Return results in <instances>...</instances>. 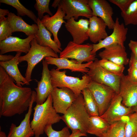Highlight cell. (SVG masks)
<instances>
[{
    "instance_id": "cell-21",
    "label": "cell",
    "mask_w": 137,
    "mask_h": 137,
    "mask_svg": "<svg viewBox=\"0 0 137 137\" xmlns=\"http://www.w3.org/2000/svg\"><path fill=\"white\" fill-rule=\"evenodd\" d=\"M98 55L101 59H105L119 65H127L129 62L125 47L118 44L105 48Z\"/></svg>"
},
{
    "instance_id": "cell-7",
    "label": "cell",
    "mask_w": 137,
    "mask_h": 137,
    "mask_svg": "<svg viewBox=\"0 0 137 137\" xmlns=\"http://www.w3.org/2000/svg\"><path fill=\"white\" fill-rule=\"evenodd\" d=\"M92 44H78L70 41L60 53L59 57L75 59L78 64H82L84 62L93 61L96 56L92 54Z\"/></svg>"
},
{
    "instance_id": "cell-13",
    "label": "cell",
    "mask_w": 137,
    "mask_h": 137,
    "mask_svg": "<svg viewBox=\"0 0 137 137\" xmlns=\"http://www.w3.org/2000/svg\"><path fill=\"white\" fill-rule=\"evenodd\" d=\"M89 20L87 19H81L77 21L72 18L67 20L65 26L72 37L73 41L81 44L89 38Z\"/></svg>"
},
{
    "instance_id": "cell-39",
    "label": "cell",
    "mask_w": 137,
    "mask_h": 137,
    "mask_svg": "<svg viewBox=\"0 0 137 137\" xmlns=\"http://www.w3.org/2000/svg\"><path fill=\"white\" fill-rule=\"evenodd\" d=\"M129 67L137 70V57L131 53L129 62Z\"/></svg>"
},
{
    "instance_id": "cell-10",
    "label": "cell",
    "mask_w": 137,
    "mask_h": 137,
    "mask_svg": "<svg viewBox=\"0 0 137 137\" xmlns=\"http://www.w3.org/2000/svg\"><path fill=\"white\" fill-rule=\"evenodd\" d=\"M128 29L123 23H120L119 18H116L112 33L97 44H93L92 53L96 55L99 49L114 44H118L125 47L124 43L127 38Z\"/></svg>"
},
{
    "instance_id": "cell-41",
    "label": "cell",
    "mask_w": 137,
    "mask_h": 137,
    "mask_svg": "<svg viewBox=\"0 0 137 137\" xmlns=\"http://www.w3.org/2000/svg\"><path fill=\"white\" fill-rule=\"evenodd\" d=\"M14 56L11 55H4L0 54V61L6 62L9 61L14 57Z\"/></svg>"
},
{
    "instance_id": "cell-2",
    "label": "cell",
    "mask_w": 137,
    "mask_h": 137,
    "mask_svg": "<svg viewBox=\"0 0 137 137\" xmlns=\"http://www.w3.org/2000/svg\"><path fill=\"white\" fill-rule=\"evenodd\" d=\"M33 109V117L30 125L35 137H40L44 132L47 126L57 123L61 120V116L53 107L51 94L43 103L36 104Z\"/></svg>"
},
{
    "instance_id": "cell-22",
    "label": "cell",
    "mask_w": 137,
    "mask_h": 137,
    "mask_svg": "<svg viewBox=\"0 0 137 137\" xmlns=\"http://www.w3.org/2000/svg\"><path fill=\"white\" fill-rule=\"evenodd\" d=\"M22 53L17 52L14 58L11 60L6 62H0V66L5 70L7 74L15 81L16 84L19 87L26 84L29 85L28 82L21 74L19 70L18 65V60Z\"/></svg>"
},
{
    "instance_id": "cell-35",
    "label": "cell",
    "mask_w": 137,
    "mask_h": 137,
    "mask_svg": "<svg viewBox=\"0 0 137 137\" xmlns=\"http://www.w3.org/2000/svg\"><path fill=\"white\" fill-rule=\"evenodd\" d=\"M12 32L7 17L0 21V41L11 36Z\"/></svg>"
},
{
    "instance_id": "cell-38",
    "label": "cell",
    "mask_w": 137,
    "mask_h": 137,
    "mask_svg": "<svg viewBox=\"0 0 137 137\" xmlns=\"http://www.w3.org/2000/svg\"><path fill=\"white\" fill-rule=\"evenodd\" d=\"M128 46L131 53L137 57V41L130 40Z\"/></svg>"
},
{
    "instance_id": "cell-34",
    "label": "cell",
    "mask_w": 137,
    "mask_h": 137,
    "mask_svg": "<svg viewBox=\"0 0 137 137\" xmlns=\"http://www.w3.org/2000/svg\"><path fill=\"white\" fill-rule=\"evenodd\" d=\"M52 125H48L45 129L44 133L48 137H69L71 134L67 127H64L61 130L57 131L53 129Z\"/></svg>"
},
{
    "instance_id": "cell-33",
    "label": "cell",
    "mask_w": 137,
    "mask_h": 137,
    "mask_svg": "<svg viewBox=\"0 0 137 137\" xmlns=\"http://www.w3.org/2000/svg\"><path fill=\"white\" fill-rule=\"evenodd\" d=\"M50 0H36L34 7L38 12V17L41 20L43 18L44 14L47 13L52 16L53 14L49 8Z\"/></svg>"
},
{
    "instance_id": "cell-16",
    "label": "cell",
    "mask_w": 137,
    "mask_h": 137,
    "mask_svg": "<svg viewBox=\"0 0 137 137\" xmlns=\"http://www.w3.org/2000/svg\"><path fill=\"white\" fill-rule=\"evenodd\" d=\"M42 64L43 69L41 79L40 81H37V87L35 88L36 93L35 102L37 104H41L44 102L54 88L51 83L48 64L45 59L43 60Z\"/></svg>"
},
{
    "instance_id": "cell-12",
    "label": "cell",
    "mask_w": 137,
    "mask_h": 137,
    "mask_svg": "<svg viewBox=\"0 0 137 137\" xmlns=\"http://www.w3.org/2000/svg\"><path fill=\"white\" fill-rule=\"evenodd\" d=\"M51 95L54 108L57 113L63 114L77 96L71 90L66 87L54 88Z\"/></svg>"
},
{
    "instance_id": "cell-28",
    "label": "cell",
    "mask_w": 137,
    "mask_h": 137,
    "mask_svg": "<svg viewBox=\"0 0 137 137\" xmlns=\"http://www.w3.org/2000/svg\"><path fill=\"white\" fill-rule=\"evenodd\" d=\"M127 116L110 124L107 131L101 137H126L125 126Z\"/></svg>"
},
{
    "instance_id": "cell-5",
    "label": "cell",
    "mask_w": 137,
    "mask_h": 137,
    "mask_svg": "<svg viewBox=\"0 0 137 137\" xmlns=\"http://www.w3.org/2000/svg\"><path fill=\"white\" fill-rule=\"evenodd\" d=\"M31 47L28 52L25 55L20 56L19 63L26 61L27 66L25 77L29 82L32 80L31 76L32 71L35 66L46 57H51L58 58L57 54L50 47L41 46L38 44L35 38L30 43Z\"/></svg>"
},
{
    "instance_id": "cell-26",
    "label": "cell",
    "mask_w": 137,
    "mask_h": 137,
    "mask_svg": "<svg viewBox=\"0 0 137 137\" xmlns=\"http://www.w3.org/2000/svg\"><path fill=\"white\" fill-rule=\"evenodd\" d=\"M110 125L99 116H90L87 133L101 137L107 131Z\"/></svg>"
},
{
    "instance_id": "cell-36",
    "label": "cell",
    "mask_w": 137,
    "mask_h": 137,
    "mask_svg": "<svg viewBox=\"0 0 137 137\" xmlns=\"http://www.w3.org/2000/svg\"><path fill=\"white\" fill-rule=\"evenodd\" d=\"M134 0H109L111 3L117 6L120 9L121 12L124 13L128 9Z\"/></svg>"
},
{
    "instance_id": "cell-44",
    "label": "cell",
    "mask_w": 137,
    "mask_h": 137,
    "mask_svg": "<svg viewBox=\"0 0 137 137\" xmlns=\"http://www.w3.org/2000/svg\"><path fill=\"white\" fill-rule=\"evenodd\" d=\"M0 137H7L5 133L2 131H0Z\"/></svg>"
},
{
    "instance_id": "cell-25",
    "label": "cell",
    "mask_w": 137,
    "mask_h": 137,
    "mask_svg": "<svg viewBox=\"0 0 137 137\" xmlns=\"http://www.w3.org/2000/svg\"><path fill=\"white\" fill-rule=\"evenodd\" d=\"M37 24L38 26V30L35 35L38 44L42 46L49 47L57 54L60 53L62 48L51 39V33L42 24L38 17Z\"/></svg>"
},
{
    "instance_id": "cell-14",
    "label": "cell",
    "mask_w": 137,
    "mask_h": 137,
    "mask_svg": "<svg viewBox=\"0 0 137 137\" xmlns=\"http://www.w3.org/2000/svg\"><path fill=\"white\" fill-rule=\"evenodd\" d=\"M122 104L128 107H132L137 104V81L123 74L121 78L119 93Z\"/></svg>"
},
{
    "instance_id": "cell-11",
    "label": "cell",
    "mask_w": 137,
    "mask_h": 137,
    "mask_svg": "<svg viewBox=\"0 0 137 137\" xmlns=\"http://www.w3.org/2000/svg\"><path fill=\"white\" fill-rule=\"evenodd\" d=\"M120 95L116 93L108 108L100 116L110 125L122 120L134 112L132 107L124 105Z\"/></svg>"
},
{
    "instance_id": "cell-37",
    "label": "cell",
    "mask_w": 137,
    "mask_h": 137,
    "mask_svg": "<svg viewBox=\"0 0 137 137\" xmlns=\"http://www.w3.org/2000/svg\"><path fill=\"white\" fill-rule=\"evenodd\" d=\"M127 71L128 76L133 80L137 81V70L133 67H129Z\"/></svg>"
},
{
    "instance_id": "cell-23",
    "label": "cell",
    "mask_w": 137,
    "mask_h": 137,
    "mask_svg": "<svg viewBox=\"0 0 137 137\" xmlns=\"http://www.w3.org/2000/svg\"><path fill=\"white\" fill-rule=\"evenodd\" d=\"M89 20V38L94 44L98 43L108 36L106 30L107 25L102 19L93 16Z\"/></svg>"
},
{
    "instance_id": "cell-29",
    "label": "cell",
    "mask_w": 137,
    "mask_h": 137,
    "mask_svg": "<svg viewBox=\"0 0 137 137\" xmlns=\"http://www.w3.org/2000/svg\"><path fill=\"white\" fill-rule=\"evenodd\" d=\"M1 3L10 5L15 8L17 11L18 16L26 15L37 24L38 18L31 10L23 6L18 0H0Z\"/></svg>"
},
{
    "instance_id": "cell-1",
    "label": "cell",
    "mask_w": 137,
    "mask_h": 137,
    "mask_svg": "<svg viewBox=\"0 0 137 137\" xmlns=\"http://www.w3.org/2000/svg\"><path fill=\"white\" fill-rule=\"evenodd\" d=\"M0 66V116L20 115L28 110L32 91L28 87H19Z\"/></svg>"
},
{
    "instance_id": "cell-45",
    "label": "cell",
    "mask_w": 137,
    "mask_h": 137,
    "mask_svg": "<svg viewBox=\"0 0 137 137\" xmlns=\"http://www.w3.org/2000/svg\"><path fill=\"white\" fill-rule=\"evenodd\" d=\"M134 112L137 114V104L135 106L132 107Z\"/></svg>"
},
{
    "instance_id": "cell-30",
    "label": "cell",
    "mask_w": 137,
    "mask_h": 137,
    "mask_svg": "<svg viewBox=\"0 0 137 137\" xmlns=\"http://www.w3.org/2000/svg\"><path fill=\"white\" fill-rule=\"evenodd\" d=\"M121 15L125 25H137V0H134L125 12L121 13Z\"/></svg>"
},
{
    "instance_id": "cell-19",
    "label": "cell",
    "mask_w": 137,
    "mask_h": 137,
    "mask_svg": "<svg viewBox=\"0 0 137 137\" xmlns=\"http://www.w3.org/2000/svg\"><path fill=\"white\" fill-rule=\"evenodd\" d=\"M65 16L64 12L59 6L54 15L50 17L48 14L45 15L41 20L42 24L53 34L54 41L60 47L61 44L58 38V34L62 24L66 22L64 20Z\"/></svg>"
},
{
    "instance_id": "cell-9",
    "label": "cell",
    "mask_w": 137,
    "mask_h": 137,
    "mask_svg": "<svg viewBox=\"0 0 137 137\" xmlns=\"http://www.w3.org/2000/svg\"><path fill=\"white\" fill-rule=\"evenodd\" d=\"M59 6L64 12V19L74 18L76 20L80 16L89 19L93 16L88 0H61Z\"/></svg>"
},
{
    "instance_id": "cell-3",
    "label": "cell",
    "mask_w": 137,
    "mask_h": 137,
    "mask_svg": "<svg viewBox=\"0 0 137 137\" xmlns=\"http://www.w3.org/2000/svg\"><path fill=\"white\" fill-rule=\"evenodd\" d=\"M90 116L85 108L83 97L78 96L61 119L72 131L79 130L87 135Z\"/></svg>"
},
{
    "instance_id": "cell-32",
    "label": "cell",
    "mask_w": 137,
    "mask_h": 137,
    "mask_svg": "<svg viewBox=\"0 0 137 137\" xmlns=\"http://www.w3.org/2000/svg\"><path fill=\"white\" fill-rule=\"evenodd\" d=\"M126 137H137V114L134 112L126 117L125 126Z\"/></svg>"
},
{
    "instance_id": "cell-6",
    "label": "cell",
    "mask_w": 137,
    "mask_h": 137,
    "mask_svg": "<svg viewBox=\"0 0 137 137\" xmlns=\"http://www.w3.org/2000/svg\"><path fill=\"white\" fill-rule=\"evenodd\" d=\"M98 60L96 58L89 66V71L86 74L92 81L109 87L119 94L121 77L114 75L104 69L99 64Z\"/></svg>"
},
{
    "instance_id": "cell-18",
    "label": "cell",
    "mask_w": 137,
    "mask_h": 137,
    "mask_svg": "<svg viewBox=\"0 0 137 137\" xmlns=\"http://www.w3.org/2000/svg\"><path fill=\"white\" fill-rule=\"evenodd\" d=\"M88 4L92 12L93 16L102 19L110 29H113L115 22L112 16L113 12L112 7L106 0H88Z\"/></svg>"
},
{
    "instance_id": "cell-43",
    "label": "cell",
    "mask_w": 137,
    "mask_h": 137,
    "mask_svg": "<svg viewBox=\"0 0 137 137\" xmlns=\"http://www.w3.org/2000/svg\"><path fill=\"white\" fill-rule=\"evenodd\" d=\"M61 0H54L51 6L54 8L58 7L59 5L60 2Z\"/></svg>"
},
{
    "instance_id": "cell-8",
    "label": "cell",
    "mask_w": 137,
    "mask_h": 137,
    "mask_svg": "<svg viewBox=\"0 0 137 137\" xmlns=\"http://www.w3.org/2000/svg\"><path fill=\"white\" fill-rule=\"evenodd\" d=\"M87 88L96 101L98 108L99 115L100 116L108 108L116 93L110 87L92 80Z\"/></svg>"
},
{
    "instance_id": "cell-15",
    "label": "cell",
    "mask_w": 137,
    "mask_h": 137,
    "mask_svg": "<svg viewBox=\"0 0 137 137\" xmlns=\"http://www.w3.org/2000/svg\"><path fill=\"white\" fill-rule=\"evenodd\" d=\"M36 95V92L32 91L30 104L24 118L18 126L13 123L11 124L7 137H31L34 135L30 125V119Z\"/></svg>"
},
{
    "instance_id": "cell-42",
    "label": "cell",
    "mask_w": 137,
    "mask_h": 137,
    "mask_svg": "<svg viewBox=\"0 0 137 137\" xmlns=\"http://www.w3.org/2000/svg\"><path fill=\"white\" fill-rule=\"evenodd\" d=\"M10 13L8 9H0V21L4 20L6 18L5 16H8Z\"/></svg>"
},
{
    "instance_id": "cell-24",
    "label": "cell",
    "mask_w": 137,
    "mask_h": 137,
    "mask_svg": "<svg viewBox=\"0 0 137 137\" xmlns=\"http://www.w3.org/2000/svg\"><path fill=\"white\" fill-rule=\"evenodd\" d=\"M7 18L9 21L12 32H21L24 33L28 37L36 35L38 30L37 24L29 25L22 18L10 12Z\"/></svg>"
},
{
    "instance_id": "cell-17",
    "label": "cell",
    "mask_w": 137,
    "mask_h": 137,
    "mask_svg": "<svg viewBox=\"0 0 137 137\" xmlns=\"http://www.w3.org/2000/svg\"><path fill=\"white\" fill-rule=\"evenodd\" d=\"M35 35L28 37L24 39L11 36L0 41V54L3 55L10 52H21L26 54L31 47L30 43Z\"/></svg>"
},
{
    "instance_id": "cell-40",
    "label": "cell",
    "mask_w": 137,
    "mask_h": 137,
    "mask_svg": "<svg viewBox=\"0 0 137 137\" xmlns=\"http://www.w3.org/2000/svg\"><path fill=\"white\" fill-rule=\"evenodd\" d=\"M87 135L82 133L79 130L72 131V133L69 137H80L82 136H87Z\"/></svg>"
},
{
    "instance_id": "cell-31",
    "label": "cell",
    "mask_w": 137,
    "mask_h": 137,
    "mask_svg": "<svg viewBox=\"0 0 137 137\" xmlns=\"http://www.w3.org/2000/svg\"><path fill=\"white\" fill-rule=\"evenodd\" d=\"M98 62L104 69L114 75L121 77L124 74V65L117 64L105 59L99 60Z\"/></svg>"
},
{
    "instance_id": "cell-4",
    "label": "cell",
    "mask_w": 137,
    "mask_h": 137,
    "mask_svg": "<svg viewBox=\"0 0 137 137\" xmlns=\"http://www.w3.org/2000/svg\"><path fill=\"white\" fill-rule=\"evenodd\" d=\"M66 71H60L54 68L50 70L52 85L54 88L66 87L71 90L77 96L87 86L91 79L86 74L84 73L80 79L77 77L67 76Z\"/></svg>"
},
{
    "instance_id": "cell-27",
    "label": "cell",
    "mask_w": 137,
    "mask_h": 137,
    "mask_svg": "<svg viewBox=\"0 0 137 137\" xmlns=\"http://www.w3.org/2000/svg\"><path fill=\"white\" fill-rule=\"evenodd\" d=\"M85 108L90 116H99L97 104L91 93L87 87L81 92Z\"/></svg>"
},
{
    "instance_id": "cell-20",
    "label": "cell",
    "mask_w": 137,
    "mask_h": 137,
    "mask_svg": "<svg viewBox=\"0 0 137 137\" xmlns=\"http://www.w3.org/2000/svg\"><path fill=\"white\" fill-rule=\"evenodd\" d=\"M45 60L48 64L56 65L60 70L63 69H67L72 72H80L83 73H87L89 71V66L93 61L87 62L81 64H77L76 61L73 59L69 60L64 58H56L51 57L45 58Z\"/></svg>"
}]
</instances>
